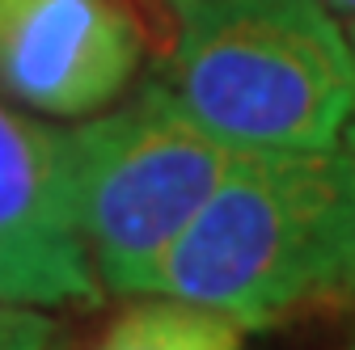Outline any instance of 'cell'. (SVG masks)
Instances as JSON below:
<instances>
[{"instance_id": "obj_1", "label": "cell", "mask_w": 355, "mask_h": 350, "mask_svg": "<svg viewBox=\"0 0 355 350\" xmlns=\"http://www.w3.org/2000/svg\"><path fill=\"white\" fill-rule=\"evenodd\" d=\"M245 329L355 300V152H237L148 279Z\"/></svg>"}, {"instance_id": "obj_2", "label": "cell", "mask_w": 355, "mask_h": 350, "mask_svg": "<svg viewBox=\"0 0 355 350\" xmlns=\"http://www.w3.org/2000/svg\"><path fill=\"white\" fill-rule=\"evenodd\" d=\"M165 84L233 152L330 148L355 106V51L326 0H161Z\"/></svg>"}, {"instance_id": "obj_3", "label": "cell", "mask_w": 355, "mask_h": 350, "mask_svg": "<svg viewBox=\"0 0 355 350\" xmlns=\"http://www.w3.org/2000/svg\"><path fill=\"white\" fill-rule=\"evenodd\" d=\"M76 220L106 291L140 295L182 228L233 165L169 84L64 131Z\"/></svg>"}, {"instance_id": "obj_4", "label": "cell", "mask_w": 355, "mask_h": 350, "mask_svg": "<svg viewBox=\"0 0 355 350\" xmlns=\"http://www.w3.org/2000/svg\"><path fill=\"white\" fill-rule=\"evenodd\" d=\"M0 304H102V279L76 220L64 131L9 106H0Z\"/></svg>"}, {"instance_id": "obj_5", "label": "cell", "mask_w": 355, "mask_h": 350, "mask_svg": "<svg viewBox=\"0 0 355 350\" xmlns=\"http://www.w3.org/2000/svg\"><path fill=\"white\" fill-rule=\"evenodd\" d=\"M127 0H0V93L55 118L106 110L140 68Z\"/></svg>"}, {"instance_id": "obj_6", "label": "cell", "mask_w": 355, "mask_h": 350, "mask_svg": "<svg viewBox=\"0 0 355 350\" xmlns=\"http://www.w3.org/2000/svg\"><path fill=\"white\" fill-rule=\"evenodd\" d=\"M245 325L207 304L157 295L123 308L89 350H241Z\"/></svg>"}, {"instance_id": "obj_7", "label": "cell", "mask_w": 355, "mask_h": 350, "mask_svg": "<svg viewBox=\"0 0 355 350\" xmlns=\"http://www.w3.org/2000/svg\"><path fill=\"white\" fill-rule=\"evenodd\" d=\"M0 350H60V325L26 304H0Z\"/></svg>"}, {"instance_id": "obj_8", "label": "cell", "mask_w": 355, "mask_h": 350, "mask_svg": "<svg viewBox=\"0 0 355 350\" xmlns=\"http://www.w3.org/2000/svg\"><path fill=\"white\" fill-rule=\"evenodd\" d=\"M351 51H355V26H351ZM347 148L355 152V106H351V114H347Z\"/></svg>"}, {"instance_id": "obj_9", "label": "cell", "mask_w": 355, "mask_h": 350, "mask_svg": "<svg viewBox=\"0 0 355 350\" xmlns=\"http://www.w3.org/2000/svg\"><path fill=\"white\" fill-rule=\"evenodd\" d=\"M351 350H355V346H351Z\"/></svg>"}]
</instances>
